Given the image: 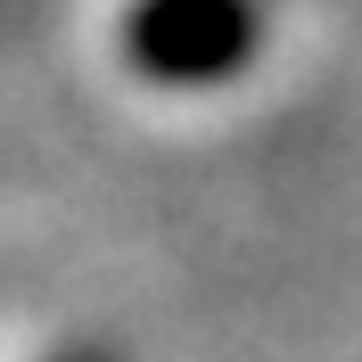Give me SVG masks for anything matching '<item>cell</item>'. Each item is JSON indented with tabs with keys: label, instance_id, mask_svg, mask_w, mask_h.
Listing matches in <instances>:
<instances>
[{
	"label": "cell",
	"instance_id": "1",
	"mask_svg": "<svg viewBox=\"0 0 362 362\" xmlns=\"http://www.w3.org/2000/svg\"><path fill=\"white\" fill-rule=\"evenodd\" d=\"M124 49L157 83H223L255 58V0H140Z\"/></svg>",
	"mask_w": 362,
	"mask_h": 362
},
{
	"label": "cell",
	"instance_id": "2",
	"mask_svg": "<svg viewBox=\"0 0 362 362\" xmlns=\"http://www.w3.org/2000/svg\"><path fill=\"white\" fill-rule=\"evenodd\" d=\"M74 362H99V354H74Z\"/></svg>",
	"mask_w": 362,
	"mask_h": 362
}]
</instances>
